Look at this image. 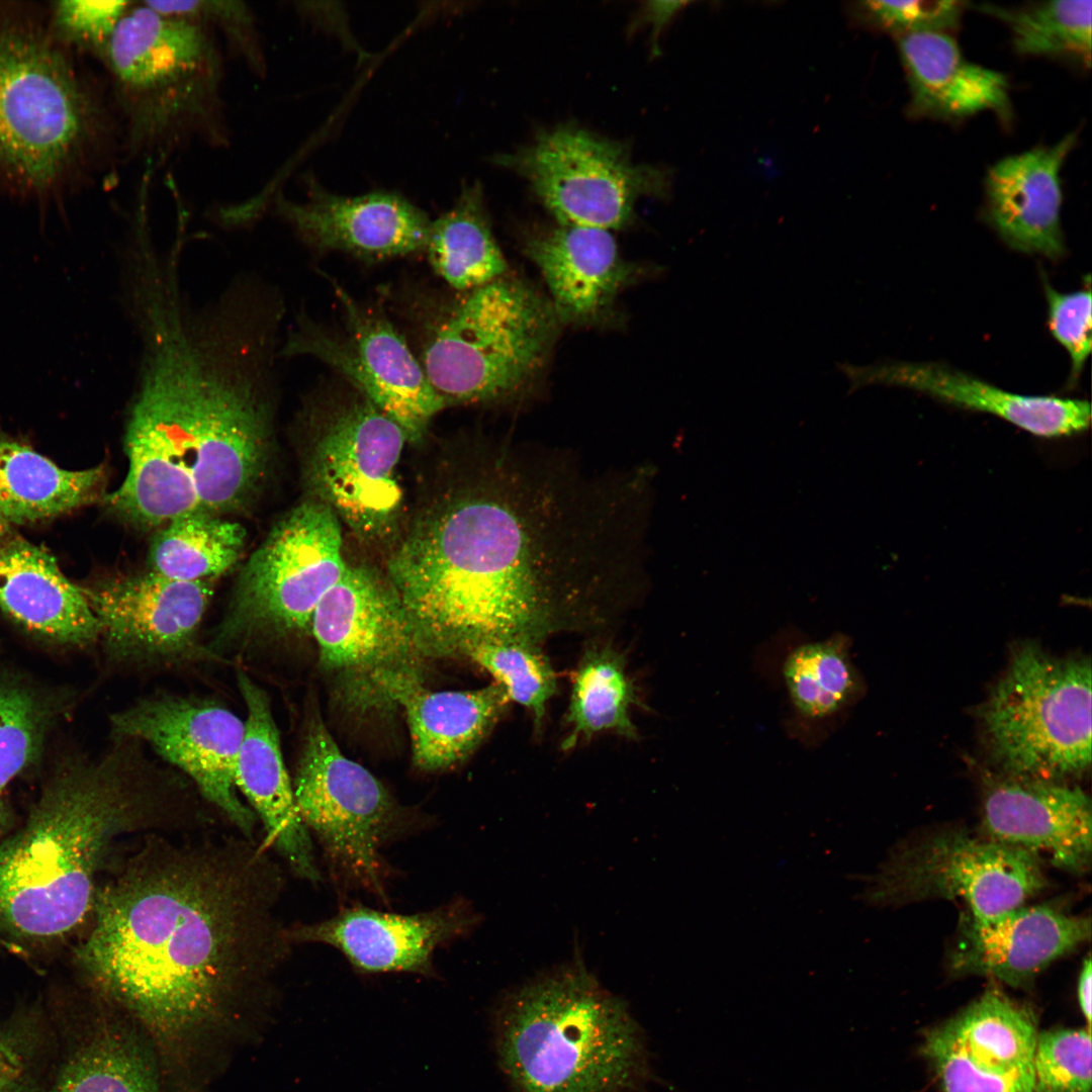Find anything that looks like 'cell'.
<instances>
[{
  "instance_id": "cell-1",
  "label": "cell",
  "mask_w": 1092,
  "mask_h": 1092,
  "mask_svg": "<svg viewBox=\"0 0 1092 1092\" xmlns=\"http://www.w3.org/2000/svg\"><path fill=\"white\" fill-rule=\"evenodd\" d=\"M128 311L142 357L127 473L106 506L145 528L242 508L268 463L280 313L240 292L193 309L174 284L143 290Z\"/></svg>"
},
{
  "instance_id": "cell-2",
  "label": "cell",
  "mask_w": 1092,
  "mask_h": 1092,
  "mask_svg": "<svg viewBox=\"0 0 1092 1092\" xmlns=\"http://www.w3.org/2000/svg\"><path fill=\"white\" fill-rule=\"evenodd\" d=\"M484 461L387 560L424 656L462 654L486 639L542 644L575 623L602 575L594 522L558 470L514 446Z\"/></svg>"
},
{
  "instance_id": "cell-3",
  "label": "cell",
  "mask_w": 1092,
  "mask_h": 1092,
  "mask_svg": "<svg viewBox=\"0 0 1092 1092\" xmlns=\"http://www.w3.org/2000/svg\"><path fill=\"white\" fill-rule=\"evenodd\" d=\"M282 882L250 840L185 843L148 833L97 889L77 962L155 1033L179 1037L283 962L291 942L274 915Z\"/></svg>"
},
{
  "instance_id": "cell-4",
  "label": "cell",
  "mask_w": 1092,
  "mask_h": 1092,
  "mask_svg": "<svg viewBox=\"0 0 1092 1092\" xmlns=\"http://www.w3.org/2000/svg\"><path fill=\"white\" fill-rule=\"evenodd\" d=\"M141 771L116 752L48 783L25 824L0 843L1 931L39 943L71 934L92 913L115 841L170 825L169 800Z\"/></svg>"
},
{
  "instance_id": "cell-5",
  "label": "cell",
  "mask_w": 1092,
  "mask_h": 1092,
  "mask_svg": "<svg viewBox=\"0 0 1092 1092\" xmlns=\"http://www.w3.org/2000/svg\"><path fill=\"white\" fill-rule=\"evenodd\" d=\"M123 164L110 97L49 33L0 25V188L39 204Z\"/></svg>"
},
{
  "instance_id": "cell-6",
  "label": "cell",
  "mask_w": 1092,
  "mask_h": 1092,
  "mask_svg": "<svg viewBox=\"0 0 1092 1092\" xmlns=\"http://www.w3.org/2000/svg\"><path fill=\"white\" fill-rule=\"evenodd\" d=\"M98 60L120 125L123 164L158 171L195 145L231 146L225 55L206 27L132 1Z\"/></svg>"
},
{
  "instance_id": "cell-7",
  "label": "cell",
  "mask_w": 1092,
  "mask_h": 1092,
  "mask_svg": "<svg viewBox=\"0 0 1092 1092\" xmlns=\"http://www.w3.org/2000/svg\"><path fill=\"white\" fill-rule=\"evenodd\" d=\"M496 1046L518 1092H637L650 1075L637 1022L581 961L504 999Z\"/></svg>"
},
{
  "instance_id": "cell-8",
  "label": "cell",
  "mask_w": 1092,
  "mask_h": 1092,
  "mask_svg": "<svg viewBox=\"0 0 1092 1092\" xmlns=\"http://www.w3.org/2000/svg\"><path fill=\"white\" fill-rule=\"evenodd\" d=\"M559 324L550 300L505 275L433 310L418 359L445 407L512 400L541 372Z\"/></svg>"
},
{
  "instance_id": "cell-9",
  "label": "cell",
  "mask_w": 1092,
  "mask_h": 1092,
  "mask_svg": "<svg viewBox=\"0 0 1092 1092\" xmlns=\"http://www.w3.org/2000/svg\"><path fill=\"white\" fill-rule=\"evenodd\" d=\"M983 735L1003 774L1064 782L1091 764V663L1020 643L980 710Z\"/></svg>"
},
{
  "instance_id": "cell-10",
  "label": "cell",
  "mask_w": 1092,
  "mask_h": 1092,
  "mask_svg": "<svg viewBox=\"0 0 1092 1092\" xmlns=\"http://www.w3.org/2000/svg\"><path fill=\"white\" fill-rule=\"evenodd\" d=\"M315 429L306 479L315 500L361 539L381 541L401 509L397 466L406 437L400 427L348 382L313 402Z\"/></svg>"
},
{
  "instance_id": "cell-11",
  "label": "cell",
  "mask_w": 1092,
  "mask_h": 1092,
  "mask_svg": "<svg viewBox=\"0 0 1092 1092\" xmlns=\"http://www.w3.org/2000/svg\"><path fill=\"white\" fill-rule=\"evenodd\" d=\"M347 566L337 516L316 500L299 505L246 563L214 647L309 631L315 608Z\"/></svg>"
},
{
  "instance_id": "cell-12",
  "label": "cell",
  "mask_w": 1092,
  "mask_h": 1092,
  "mask_svg": "<svg viewBox=\"0 0 1092 1092\" xmlns=\"http://www.w3.org/2000/svg\"><path fill=\"white\" fill-rule=\"evenodd\" d=\"M292 786L297 812L335 876L383 897L380 850L398 834L399 810L369 770L343 754L318 718L308 726Z\"/></svg>"
},
{
  "instance_id": "cell-13",
  "label": "cell",
  "mask_w": 1092,
  "mask_h": 1092,
  "mask_svg": "<svg viewBox=\"0 0 1092 1092\" xmlns=\"http://www.w3.org/2000/svg\"><path fill=\"white\" fill-rule=\"evenodd\" d=\"M495 163L526 178L559 224L617 230L641 196L664 197L663 169L634 164L626 149L573 125L541 131L529 146Z\"/></svg>"
},
{
  "instance_id": "cell-14",
  "label": "cell",
  "mask_w": 1092,
  "mask_h": 1092,
  "mask_svg": "<svg viewBox=\"0 0 1092 1092\" xmlns=\"http://www.w3.org/2000/svg\"><path fill=\"white\" fill-rule=\"evenodd\" d=\"M1046 882L1038 856L980 834L949 830L899 849L877 876L871 896L890 905L961 900L969 914L986 919L1025 905Z\"/></svg>"
},
{
  "instance_id": "cell-15",
  "label": "cell",
  "mask_w": 1092,
  "mask_h": 1092,
  "mask_svg": "<svg viewBox=\"0 0 1092 1092\" xmlns=\"http://www.w3.org/2000/svg\"><path fill=\"white\" fill-rule=\"evenodd\" d=\"M342 325L330 328L300 315L281 354L313 356L340 373L418 443L444 407L404 338L379 310L356 301L333 282Z\"/></svg>"
},
{
  "instance_id": "cell-16",
  "label": "cell",
  "mask_w": 1092,
  "mask_h": 1092,
  "mask_svg": "<svg viewBox=\"0 0 1092 1092\" xmlns=\"http://www.w3.org/2000/svg\"><path fill=\"white\" fill-rule=\"evenodd\" d=\"M115 735L149 744L190 777L204 798L250 839L255 814L238 794L236 768L245 722L209 700L157 696L111 719Z\"/></svg>"
},
{
  "instance_id": "cell-17",
  "label": "cell",
  "mask_w": 1092,
  "mask_h": 1092,
  "mask_svg": "<svg viewBox=\"0 0 1092 1092\" xmlns=\"http://www.w3.org/2000/svg\"><path fill=\"white\" fill-rule=\"evenodd\" d=\"M310 633L322 666L354 679L364 693L379 675L420 669L424 654L386 574L348 565L315 608Z\"/></svg>"
},
{
  "instance_id": "cell-18",
  "label": "cell",
  "mask_w": 1092,
  "mask_h": 1092,
  "mask_svg": "<svg viewBox=\"0 0 1092 1092\" xmlns=\"http://www.w3.org/2000/svg\"><path fill=\"white\" fill-rule=\"evenodd\" d=\"M979 834L1085 874L1092 857L1089 796L1079 787L985 770Z\"/></svg>"
},
{
  "instance_id": "cell-19",
  "label": "cell",
  "mask_w": 1092,
  "mask_h": 1092,
  "mask_svg": "<svg viewBox=\"0 0 1092 1092\" xmlns=\"http://www.w3.org/2000/svg\"><path fill=\"white\" fill-rule=\"evenodd\" d=\"M84 593L112 657L164 660L195 647L212 581H179L149 571L105 580Z\"/></svg>"
},
{
  "instance_id": "cell-20",
  "label": "cell",
  "mask_w": 1092,
  "mask_h": 1092,
  "mask_svg": "<svg viewBox=\"0 0 1092 1092\" xmlns=\"http://www.w3.org/2000/svg\"><path fill=\"white\" fill-rule=\"evenodd\" d=\"M306 198L294 201L278 191L268 208L315 251H338L383 260L425 251L431 221L402 195L376 191L345 197L327 191L309 174Z\"/></svg>"
},
{
  "instance_id": "cell-21",
  "label": "cell",
  "mask_w": 1092,
  "mask_h": 1092,
  "mask_svg": "<svg viewBox=\"0 0 1092 1092\" xmlns=\"http://www.w3.org/2000/svg\"><path fill=\"white\" fill-rule=\"evenodd\" d=\"M476 922L471 907L459 899L410 915L347 908L320 922L297 924L286 929V934L290 942L337 948L359 972L429 975L434 951L466 935Z\"/></svg>"
},
{
  "instance_id": "cell-22",
  "label": "cell",
  "mask_w": 1092,
  "mask_h": 1092,
  "mask_svg": "<svg viewBox=\"0 0 1092 1092\" xmlns=\"http://www.w3.org/2000/svg\"><path fill=\"white\" fill-rule=\"evenodd\" d=\"M1090 937L1089 916L1053 904L1022 905L986 919L966 911L948 950L947 968L954 976H985L1025 987Z\"/></svg>"
},
{
  "instance_id": "cell-23",
  "label": "cell",
  "mask_w": 1092,
  "mask_h": 1092,
  "mask_svg": "<svg viewBox=\"0 0 1092 1092\" xmlns=\"http://www.w3.org/2000/svg\"><path fill=\"white\" fill-rule=\"evenodd\" d=\"M837 368L849 381L850 391L870 384L909 388L954 406L996 416L1041 438L1068 437L1090 426L1086 400L1010 392L941 363H839Z\"/></svg>"
},
{
  "instance_id": "cell-24",
  "label": "cell",
  "mask_w": 1092,
  "mask_h": 1092,
  "mask_svg": "<svg viewBox=\"0 0 1092 1092\" xmlns=\"http://www.w3.org/2000/svg\"><path fill=\"white\" fill-rule=\"evenodd\" d=\"M372 691L377 702L403 709L414 763L427 771L465 759L511 702L496 682L475 690L429 691L422 685L421 670L415 669L384 673L375 679Z\"/></svg>"
},
{
  "instance_id": "cell-25",
  "label": "cell",
  "mask_w": 1092,
  "mask_h": 1092,
  "mask_svg": "<svg viewBox=\"0 0 1092 1092\" xmlns=\"http://www.w3.org/2000/svg\"><path fill=\"white\" fill-rule=\"evenodd\" d=\"M238 685L247 708L245 733L239 751L236 785L260 818L271 845L299 878L317 882L309 831L295 805L278 729L266 693L244 672Z\"/></svg>"
},
{
  "instance_id": "cell-26",
  "label": "cell",
  "mask_w": 1092,
  "mask_h": 1092,
  "mask_svg": "<svg viewBox=\"0 0 1092 1092\" xmlns=\"http://www.w3.org/2000/svg\"><path fill=\"white\" fill-rule=\"evenodd\" d=\"M1071 132L992 165L985 178V214L1011 249L1058 260L1065 253L1061 170L1073 150Z\"/></svg>"
},
{
  "instance_id": "cell-27",
  "label": "cell",
  "mask_w": 1092,
  "mask_h": 1092,
  "mask_svg": "<svg viewBox=\"0 0 1092 1092\" xmlns=\"http://www.w3.org/2000/svg\"><path fill=\"white\" fill-rule=\"evenodd\" d=\"M525 251L547 283L560 323L599 322L634 275L605 230L559 224L529 238Z\"/></svg>"
},
{
  "instance_id": "cell-28",
  "label": "cell",
  "mask_w": 1092,
  "mask_h": 1092,
  "mask_svg": "<svg viewBox=\"0 0 1092 1092\" xmlns=\"http://www.w3.org/2000/svg\"><path fill=\"white\" fill-rule=\"evenodd\" d=\"M0 609L56 642L85 645L100 636L84 588L63 573L47 548L14 531L0 541Z\"/></svg>"
},
{
  "instance_id": "cell-29",
  "label": "cell",
  "mask_w": 1092,
  "mask_h": 1092,
  "mask_svg": "<svg viewBox=\"0 0 1092 1092\" xmlns=\"http://www.w3.org/2000/svg\"><path fill=\"white\" fill-rule=\"evenodd\" d=\"M914 115L962 119L990 110L1010 116L1004 75L971 63L947 32H921L897 37Z\"/></svg>"
},
{
  "instance_id": "cell-30",
  "label": "cell",
  "mask_w": 1092,
  "mask_h": 1092,
  "mask_svg": "<svg viewBox=\"0 0 1092 1092\" xmlns=\"http://www.w3.org/2000/svg\"><path fill=\"white\" fill-rule=\"evenodd\" d=\"M102 466L67 470L10 437L0 438V515L9 525L57 518L97 499Z\"/></svg>"
},
{
  "instance_id": "cell-31",
  "label": "cell",
  "mask_w": 1092,
  "mask_h": 1092,
  "mask_svg": "<svg viewBox=\"0 0 1092 1092\" xmlns=\"http://www.w3.org/2000/svg\"><path fill=\"white\" fill-rule=\"evenodd\" d=\"M1037 1035L1026 1008L990 989L927 1037L976 1069L1013 1072L1033 1067Z\"/></svg>"
},
{
  "instance_id": "cell-32",
  "label": "cell",
  "mask_w": 1092,
  "mask_h": 1092,
  "mask_svg": "<svg viewBox=\"0 0 1092 1092\" xmlns=\"http://www.w3.org/2000/svg\"><path fill=\"white\" fill-rule=\"evenodd\" d=\"M425 251L434 271L457 290L469 291L505 276L507 263L478 182L463 186L453 207L431 221Z\"/></svg>"
},
{
  "instance_id": "cell-33",
  "label": "cell",
  "mask_w": 1092,
  "mask_h": 1092,
  "mask_svg": "<svg viewBox=\"0 0 1092 1092\" xmlns=\"http://www.w3.org/2000/svg\"><path fill=\"white\" fill-rule=\"evenodd\" d=\"M637 703L636 688L627 673L623 654L609 645L588 647L573 675L566 714L570 729L563 748L603 732L636 739L637 728L630 711Z\"/></svg>"
},
{
  "instance_id": "cell-34",
  "label": "cell",
  "mask_w": 1092,
  "mask_h": 1092,
  "mask_svg": "<svg viewBox=\"0 0 1092 1092\" xmlns=\"http://www.w3.org/2000/svg\"><path fill=\"white\" fill-rule=\"evenodd\" d=\"M246 540L241 524L213 515L175 519L152 541L150 571L179 581H212L240 559Z\"/></svg>"
},
{
  "instance_id": "cell-35",
  "label": "cell",
  "mask_w": 1092,
  "mask_h": 1092,
  "mask_svg": "<svg viewBox=\"0 0 1092 1092\" xmlns=\"http://www.w3.org/2000/svg\"><path fill=\"white\" fill-rule=\"evenodd\" d=\"M981 8L1009 25L1018 54L1069 59L1090 66V0L1046 1L1016 9L987 5Z\"/></svg>"
},
{
  "instance_id": "cell-36",
  "label": "cell",
  "mask_w": 1092,
  "mask_h": 1092,
  "mask_svg": "<svg viewBox=\"0 0 1092 1092\" xmlns=\"http://www.w3.org/2000/svg\"><path fill=\"white\" fill-rule=\"evenodd\" d=\"M783 673L795 707L809 718L840 711L858 690L847 639L841 635L796 647L787 656Z\"/></svg>"
},
{
  "instance_id": "cell-37",
  "label": "cell",
  "mask_w": 1092,
  "mask_h": 1092,
  "mask_svg": "<svg viewBox=\"0 0 1092 1092\" xmlns=\"http://www.w3.org/2000/svg\"><path fill=\"white\" fill-rule=\"evenodd\" d=\"M492 675L511 702L526 708L540 726L557 678L541 644L515 638L486 639L462 653Z\"/></svg>"
},
{
  "instance_id": "cell-38",
  "label": "cell",
  "mask_w": 1092,
  "mask_h": 1092,
  "mask_svg": "<svg viewBox=\"0 0 1092 1092\" xmlns=\"http://www.w3.org/2000/svg\"><path fill=\"white\" fill-rule=\"evenodd\" d=\"M49 1092H160L141 1049L126 1037L108 1035L79 1053Z\"/></svg>"
},
{
  "instance_id": "cell-39",
  "label": "cell",
  "mask_w": 1092,
  "mask_h": 1092,
  "mask_svg": "<svg viewBox=\"0 0 1092 1092\" xmlns=\"http://www.w3.org/2000/svg\"><path fill=\"white\" fill-rule=\"evenodd\" d=\"M146 1V0H145ZM153 9L196 22L219 40L224 52L256 78L268 72L259 18L251 5L239 0L146 1Z\"/></svg>"
},
{
  "instance_id": "cell-40",
  "label": "cell",
  "mask_w": 1092,
  "mask_h": 1092,
  "mask_svg": "<svg viewBox=\"0 0 1092 1092\" xmlns=\"http://www.w3.org/2000/svg\"><path fill=\"white\" fill-rule=\"evenodd\" d=\"M1033 1071V1092H1091L1090 1028L1038 1034Z\"/></svg>"
},
{
  "instance_id": "cell-41",
  "label": "cell",
  "mask_w": 1092,
  "mask_h": 1092,
  "mask_svg": "<svg viewBox=\"0 0 1092 1092\" xmlns=\"http://www.w3.org/2000/svg\"><path fill=\"white\" fill-rule=\"evenodd\" d=\"M40 712L24 690L0 682V793L33 759Z\"/></svg>"
},
{
  "instance_id": "cell-42",
  "label": "cell",
  "mask_w": 1092,
  "mask_h": 1092,
  "mask_svg": "<svg viewBox=\"0 0 1092 1092\" xmlns=\"http://www.w3.org/2000/svg\"><path fill=\"white\" fill-rule=\"evenodd\" d=\"M1048 325L1071 361L1069 383L1075 385L1091 351V289L1060 292L1043 277Z\"/></svg>"
},
{
  "instance_id": "cell-43",
  "label": "cell",
  "mask_w": 1092,
  "mask_h": 1092,
  "mask_svg": "<svg viewBox=\"0 0 1092 1092\" xmlns=\"http://www.w3.org/2000/svg\"><path fill=\"white\" fill-rule=\"evenodd\" d=\"M132 1H61L53 9L56 36L97 59Z\"/></svg>"
},
{
  "instance_id": "cell-44",
  "label": "cell",
  "mask_w": 1092,
  "mask_h": 1092,
  "mask_svg": "<svg viewBox=\"0 0 1092 1092\" xmlns=\"http://www.w3.org/2000/svg\"><path fill=\"white\" fill-rule=\"evenodd\" d=\"M962 1H864L859 10L875 25L896 36L948 32L965 9Z\"/></svg>"
},
{
  "instance_id": "cell-45",
  "label": "cell",
  "mask_w": 1092,
  "mask_h": 1092,
  "mask_svg": "<svg viewBox=\"0 0 1092 1092\" xmlns=\"http://www.w3.org/2000/svg\"><path fill=\"white\" fill-rule=\"evenodd\" d=\"M687 4V2L678 1L648 2L642 10L641 17L644 22L652 23L653 34L655 35Z\"/></svg>"
},
{
  "instance_id": "cell-46",
  "label": "cell",
  "mask_w": 1092,
  "mask_h": 1092,
  "mask_svg": "<svg viewBox=\"0 0 1092 1092\" xmlns=\"http://www.w3.org/2000/svg\"><path fill=\"white\" fill-rule=\"evenodd\" d=\"M1092 963L1090 957L1084 960L1082 969L1078 980V1001L1081 1011L1088 1022V1027L1091 1026V981H1092Z\"/></svg>"
},
{
  "instance_id": "cell-47",
  "label": "cell",
  "mask_w": 1092,
  "mask_h": 1092,
  "mask_svg": "<svg viewBox=\"0 0 1092 1092\" xmlns=\"http://www.w3.org/2000/svg\"><path fill=\"white\" fill-rule=\"evenodd\" d=\"M16 1059H12L7 1055L0 1052V1089L12 1085V1071L15 1067Z\"/></svg>"
},
{
  "instance_id": "cell-48",
  "label": "cell",
  "mask_w": 1092,
  "mask_h": 1092,
  "mask_svg": "<svg viewBox=\"0 0 1092 1092\" xmlns=\"http://www.w3.org/2000/svg\"><path fill=\"white\" fill-rule=\"evenodd\" d=\"M8 820V813L4 802L0 797V835L3 833Z\"/></svg>"
},
{
  "instance_id": "cell-49",
  "label": "cell",
  "mask_w": 1092,
  "mask_h": 1092,
  "mask_svg": "<svg viewBox=\"0 0 1092 1092\" xmlns=\"http://www.w3.org/2000/svg\"><path fill=\"white\" fill-rule=\"evenodd\" d=\"M13 531L11 525H9L0 515V541L4 539L8 534Z\"/></svg>"
},
{
  "instance_id": "cell-50",
  "label": "cell",
  "mask_w": 1092,
  "mask_h": 1092,
  "mask_svg": "<svg viewBox=\"0 0 1092 1092\" xmlns=\"http://www.w3.org/2000/svg\"><path fill=\"white\" fill-rule=\"evenodd\" d=\"M0 1052H2L3 1054L7 1055L10 1058H15L12 1051L6 1044H4L1 1040H0Z\"/></svg>"
},
{
  "instance_id": "cell-51",
  "label": "cell",
  "mask_w": 1092,
  "mask_h": 1092,
  "mask_svg": "<svg viewBox=\"0 0 1092 1092\" xmlns=\"http://www.w3.org/2000/svg\"><path fill=\"white\" fill-rule=\"evenodd\" d=\"M0 1092H18V1091L16 1090V1088L14 1087V1085H11V1086H9V1087H7V1088H5V1089L1 1090Z\"/></svg>"
},
{
  "instance_id": "cell-52",
  "label": "cell",
  "mask_w": 1092,
  "mask_h": 1092,
  "mask_svg": "<svg viewBox=\"0 0 1092 1092\" xmlns=\"http://www.w3.org/2000/svg\"><path fill=\"white\" fill-rule=\"evenodd\" d=\"M10 1086H11V1085H10ZM8 1087H9V1086H8ZM5 1088H7V1087H5ZM5 1088H2V1089H0V1091H1V1090H3V1089H5Z\"/></svg>"
}]
</instances>
